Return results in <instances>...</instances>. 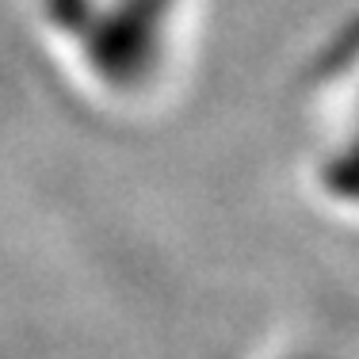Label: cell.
Segmentation results:
<instances>
[{
  "label": "cell",
  "instance_id": "obj_1",
  "mask_svg": "<svg viewBox=\"0 0 359 359\" xmlns=\"http://www.w3.org/2000/svg\"><path fill=\"white\" fill-rule=\"evenodd\" d=\"M276 359H325L318 352H287V355H276Z\"/></svg>",
  "mask_w": 359,
  "mask_h": 359
}]
</instances>
